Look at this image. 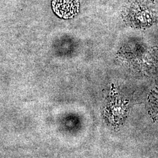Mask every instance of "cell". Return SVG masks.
I'll return each instance as SVG.
<instances>
[{"label": "cell", "instance_id": "obj_1", "mask_svg": "<svg viewBox=\"0 0 158 158\" xmlns=\"http://www.w3.org/2000/svg\"><path fill=\"white\" fill-rule=\"evenodd\" d=\"M125 21L131 27L145 28L158 22V15L149 0H133L124 10Z\"/></svg>", "mask_w": 158, "mask_h": 158}, {"label": "cell", "instance_id": "obj_2", "mask_svg": "<svg viewBox=\"0 0 158 158\" xmlns=\"http://www.w3.org/2000/svg\"><path fill=\"white\" fill-rule=\"evenodd\" d=\"M52 6L59 17L64 19L70 18L79 11V0H54Z\"/></svg>", "mask_w": 158, "mask_h": 158}, {"label": "cell", "instance_id": "obj_3", "mask_svg": "<svg viewBox=\"0 0 158 158\" xmlns=\"http://www.w3.org/2000/svg\"><path fill=\"white\" fill-rule=\"evenodd\" d=\"M150 111L154 118L158 119V89L154 90L149 97Z\"/></svg>", "mask_w": 158, "mask_h": 158}]
</instances>
